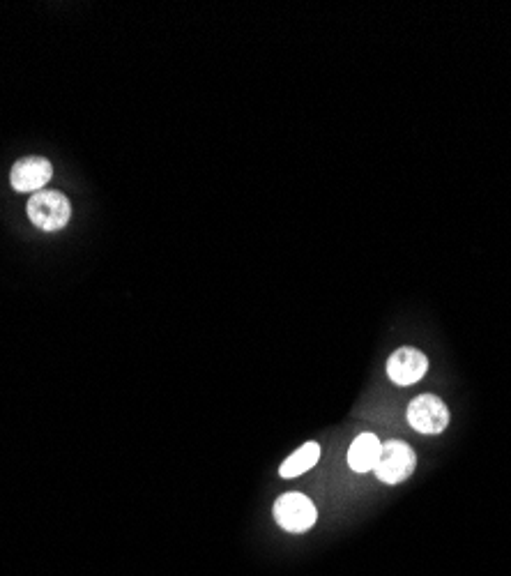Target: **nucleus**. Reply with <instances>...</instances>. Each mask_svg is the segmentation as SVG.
Listing matches in <instances>:
<instances>
[{
  "label": "nucleus",
  "instance_id": "6",
  "mask_svg": "<svg viewBox=\"0 0 511 576\" xmlns=\"http://www.w3.org/2000/svg\"><path fill=\"white\" fill-rule=\"evenodd\" d=\"M53 176V166L47 157H24L12 166L10 183L17 192H42Z\"/></svg>",
  "mask_w": 511,
  "mask_h": 576
},
{
  "label": "nucleus",
  "instance_id": "3",
  "mask_svg": "<svg viewBox=\"0 0 511 576\" xmlns=\"http://www.w3.org/2000/svg\"><path fill=\"white\" fill-rule=\"evenodd\" d=\"M415 466L417 457L413 447L403 441H387L383 445V452H380L378 466L373 473L378 475L380 482L399 484L415 473Z\"/></svg>",
  "mask_w": 511,
  "mask_h": 576
},
{
  "label": "nucleus",
  "instance_id": "8",
  "mask_svg": "<svg viewBox=\"0 0 511 576\" xmlns=\"http://www.w3.org/2000/svg\"><path fill=\"white\" fill-rule=\"evenodd\" d=\"M318 459H320L318 443L302 445L300 450H297L295 454H291V457H288L284 464H281L279 475L286 477V480H291V477H297V475L311 471V468L318 464Z\"/></svg>",
  "mask_w": 511,
  "mask_h": 576
},
{
  "label": "nucleus",
  "instance_id": "1",
  "mask_svg": "<svg viewBox=\"0 0 511 576\" xmlns=\"http://www.w3.org/2000/svg\"><path fill=\"white\" fill-rule=\"evenodd\" d=\"M28 219L40 231H60L70 224L72 203L63 192L56 189H42L28 199Z\"/></svg>",
  "mask_w": 511,
  "mask_h": 576
},
{
  "label": "nucleus",
  "instance_id": "4",
  "mask_svg": "<svg viewBox=\"0 0 511 576\" xmlns=\"http://www.w3.org/2000/svg\"><path fill=\"white\" fill-rule=\"evenodd\" d=\"M408 422L419 434H440L449 424V408L438 394H419L408 406Z\"/></svg>",
  "mask_w": 511,
  "mask_h": 576
},
{
  "label": "nucleus",
  "instance_id": "7",
  "mask_svg": "<svg viewBox=\"0 0 511 576\" xmlns=\"http://www.w3.org/2000/svg\"><path fill=\"white\" fill-rule=\"evenodd\" d=\"M380 452H383V443L378 441V436L360 434L348 450V466L353 468L355 473L376 471Z\"/></svg>",
  "mask_w": 511,
  "mask_h": 576
},
{
  "label": "nucleus",
  "instance_id": "5",
  "mask_svg": "<svg viewBox=\"0 0 511 576\" xmlns=\"http://www.w3.org/2000/svg\"><path fill=\"white\" fill-rule=\"evenodd\" d=\"M429 371V358L422 351H417L413 346H403L399 351L392 353V358L387 360V376L396 385H415L422 381Z\"/></svg>",
  "mask_w": 511,
  "mask_h": 576
},
{
  "label": "nucleus",
  "instance_id": "2",
  "mask_svg": "<svg viewBox=\"0 0 511 576\" xmlns=\"http://www.w3.org/2000/svg\"><path fill=\"white\" fill-rule=\"evenodd\" d=\"M274 521L288 533H307L318 521L316 505L304 494L291 491V494L279 496L274 503Z\"/></svg>",
  "mask_w": 511,
  "mask_h": 576
}]
</instances>
